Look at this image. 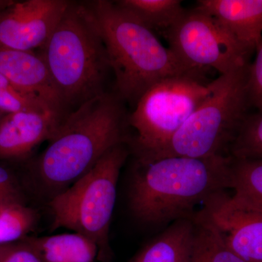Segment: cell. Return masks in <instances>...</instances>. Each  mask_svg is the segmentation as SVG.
<instances>
[{"instance_id":"cell-16","label":"cell","mask_w":262,"mask_h":262,"mask_svg":"<svg viewBox=\"0 0 262 262\" xmlns=\"http://www.w3.org/2000/svg\"><path fill=\"white\" fill-rule=\"evenodd\" d=\"M114 3L146 28L163 34L186 11L179 0H120Z\"/></svg>"},{"instance_id":"cell-8","label":"cell","mask_w":262,"mask_h":262,"mask_svg":"<svg viewBox=\"0 0 262 262\" xmlns=\"http://www.w3.org/2000/svg\"><path fill=\"white\" fill-rule=\"evenodd\" d=\"M164 37L169 48L189 70L213 69L225 75L248 64L251 54L214 18L201 10H187Z\"/></svg>"},{"instance_id":"cell-1","label":"cell","mask_w":262,"mask_h":262,"mask_svg":"<svg viewBox=\"0 0 262 262\" xmlns=\"http://www.w3.org/2000/svg\"><path fill=\"white\" fill-rule=\"evenodd\" d=\"M232 157L138 158L129 201L136 218L149 225L191 219L195 208L229 189Z\"/></svg>"},{"instance_id":"cell-23","label":"cell","mask_w":262,"mask_h":262,"mask_svg":"<svg viewBox=\"0 0 262 262\" xmlns=\"http://www.w3.org/2000/svg\"><path fill=\"white\" fill-rule=\"evenodd\" d=\"M0 262H42L37 253L24 244L20 246L8 245L0 258Z\"/></svg>"},{"instance_id":"cell-13","label":"cell","mask_w":262,"mask_h":262,"mask_svg":"<svg viewBox=\"0 0 262 262\" xmlns=\"http://www.w3.org/2000/svg\"><path fill=\"white\" fill-rule=\"evenodd\" d=\"M196 9L214 18L250 53L262 41V0H199Z\"/></svg>"},{"instance_id":"cell-24","label":"cell","mask_w":262,"mask_h":262,"mask_svg":"<svg viewBox=\"0 0 262 262\" xmlns=\"http://www.w3.org/2000/svg\"><path fill=\"white\" fill-rule=\"evenodd\" d=\"M8 205H11V204H8V202L5 201V199L4 198H3V196L0 194V208H2V207L8 206Z\"/></svg>"},{"instance_id":"cell-7","label":"cell","mask_w":262,"mask_h":262,"mask_svg":"<svg viewBox=\"0 0 262 262\" xmlns=\"http://www.w3.org/2000/svg\"><path fill=\"white\" fill-rule=\"evenodd\" d=\"M210 82L200 73L182 74L160 80L143 94L129 120L136 131L138 157L152 152L177 133L208 97Z\"/></svg>"},{"instance_id":"cell-9","label":"cell","mask_w":262,"mask_h":262,"mask_svg":"<svg viewBox=\"0 0 262 262\" xmlns=\"http://www.w3.org/2000/svg\"><path fill=\"white\" fill-rule=\"evenodd\" d=\"M196 214L217 231L245 262H262V210L225 192L215 194Z\"/></svg>"},{"instance_id":"cell-26","label":"cell","mask_w":262,"mask_h":262,"mask_svg":"<svg viewBox=\"0 0 262 262\" xmlns=\"http://www.w3.org/2000/svg\"><path fill=\"white\" fill-rule=\"evenodd\" d=\"M5 115H6V114L3 113V112H2L1 110H0V122H1L2 119L3 118V117H4Z\"/></svg>"},{"instance_id":"cell-25","label":"cell","mask_w":262,"mask_h":262,"mask_svg":"<svg viewBox=\"0 0 262 262\" xmlns=\"http://www.w3.org/2000/svg\"><path fill=\"white\" fill-rule=\"evenodd\" d=\"M11 0H0V10L4 8L7 5L9 4Z\"/></svg>"},{"instance_id":"cell-3","label":"cell","mask_w":262,"mask_h":262,"mask_svg":"<svg viewBox=\"0 0 262 262\" xmlns=\"http://www.w3.org/2000/svg\"><path fill=\"white\" fill-rule=\"evenodd\" d=\"M100 29L120 99L136 104L153 84L187 69L155 33L106 0L88 2ZM202 74V73H200Z\"/></svg>"},{"instance_id":"cell-14","label":"cell","mask_w":262,"mask_h":262,"mask_svg":"<svg viewBox=\"0 0 262 262\" xmlns=\"http://www.w3.org/2000/svg\"><path fill=\"white\" fill-rule=\"evenodd\" d=\"M25 244L42 262H94L98 251L94 241L77 232L29 237Z\"/></svg>"},{"instance_id":"cell-4","label":"cell","mask_w":262,"mask_h":262,"mask_svg":"<svg viewBox=\"0 0 262 262\" xmlns=\"http://www.w3.org/2000/svg\"><path fill=\"white\" fill-rule=\"evenodd\" d=\"M39 53L64 107H79L105 93L103 84L111 69L97 22L87 3L70 2Z\"/></svg>"},{"instance_id":"cell-5","label":"cell","mask_w":262,"mask_h":262,"mask_svg":"<svg viewBox=\"0 0 262 262\" xmlns=\"http://www.w3.org/2000/svg\"><path fill=\"white\" fill-rule=\"evenodd\" d=\"M248 66L249 63L211 81L208 97L177 133L158 149L138 158L230 156L231 146L250 106Z\"/></svg>"},{"instance_id":"cell-22","label":"cell","mask_w":262,"mask_h":262,"mask_svg":"<svg viewBox=\"0 0 262 262\" xmlns=\"http://www.w3.org/2000/svg\"><path fill=\"white\" fill-rule=\"evenodd\" d=\"M256 55L248 70L247 89L250 106L262 108V41L256 50Z\"/></svg>"},{"instance_id":"cell-19","label":"cell","mask_w":262,"mask_h":262,"mask_svg":"<svg viewBox=\"0 0 262 262\" xmlns=\"http://www.w3.org/2000/svg\"><path fill=\"white\" fill-rule=\"evenodd\" d=\"M229 155L234 158L262 159V108L245 117Z\"/></svg>"},{"instance_id":"cell-2","label":"cell","mask_w":262,"mask_h":262,"mask_svg":"<svg viewBox=\"0 0 262 262\" xmlns=\"http://www.w3.org/2000/svg\"><path fill=\"white\" fill-rule=\"evenodd\" d=\"M120 100L103 93L61 120L37 162L38 171L48 185L73 184L123 143L125 113Z\"/></svg>"},{"instance_id":"cell-17","label":"cell","mask_w":262,"mask_h":262,"mask_svg":"<svg viewBox=\"0 0 262 262\" xmlns=\"http://www.w3.org/2000/svg\"><path fill=\"white\" fill-rule=\"evenodd\" d=\"M194 230L187 262H245L225 244L206 220L194 214Z\"/></svg>"},{"instance_id":"cell-21","label":"cell","mask_w":262,"mask_h":262,"mask_svg":"<svg viewBox=\"0 0 262 262\" xmlns=\"http://www.w3.org/2000/svg\"><path fill=\"white\" fill-rule=\"evenodd\" d=\"M0 110L5 114L25 113V112H33V113L53 112L56 113L47 103L37 96L10 92L4 90H0Z\"/></svg>"},{"instance_id":"cell-10","label":"cell","mask_w":262,"mask_h":262,"mask_svg":"<svg viewBox=\"0 0 262 262\" xmlns=\"http://www.w3.org/2000/svg\"><path fill=\"white\" fill-rule=\"evenodd\" d=\"M70 3L66 0H11L0 10V48L40 50Z\"/></svg>"},{"instance_id":"cell-18","label":"cell","mask_w":262,"mask_h":262,"mask_svg":"<svg viewBox=\"0 0 262 262\" xmlns=\"http://www.w3.org/2000/svg\"><path fill=\"white\" fill-rule=\"evenodd\" d=\"M229 189L239 201L262 210V159L232 157Z\"/></svg>"},{"instance_id":"cell-6","label":"cell","mask_w":262,"mask_h":262,"mask_svg":"<svg viewBox=\"0 0 262 262\" xmlns=\"http://www.w3.org/2000/svg\"><path fill=\"white\" fill-rule=\"evenodd\" d=\"M127 157L122 144L110 150L88 173L50 203L52 229H70L97 244H108V230L117 198L120 170Z\"/></svg>"},{"instance_id":"cell-12","label":"cell","mask_w":262,"mask_h":262,"mask_svg":"<svg viewBox=\"0 0 262 262\" xmlns=\"http://www.w3.org/2000/svg\"><path fill=\"white\" fill-rule=\"evenodd\" d=\"M61 120L53 112L6 114L0 122V160L27 158L36 146L51 138Z\"/></svg>"},{"instance_id":"cell-15","label":"cell","mask_w":262,"mask_h":262,"mask_svg":"<svg viewBox=\"0 0 262 262\" xmlns=\"http://www.w3.org/2000/svg\"><path fill=\"white\" fill-rule=\"evenodd\" d=\"M193 230V217L173 222L132 262H187Z\"/></svg>"},{"instance_id":"cell-20","label":"cell","mask_w":262,"mask_h":262,"mask_svg":"<svg viewBox=\"0 0 262 262\" xmlns=\"http://www.w3.org/2000/svg\"><path fill=\"white\" fill-rule=\"evenodd\" d=\"M36 221L35 213L23 204L0 208V245H7L24 237Z\"/></svg>"},{"instance_id":"cell-11","label":"cell","mask_w":262,"mask_h":262,"mask_svg":"<svg viewBox=\"0 0 262 262\" xmlns=\"http://www.w3.org/2000/svg\"><path fill=\"white\" fill-rule=\"evenodd\" d=\"M0 72L20 93L41 98L61 117L64 105L40 53L0 48Z\"/></svg>"}]
</instances>
